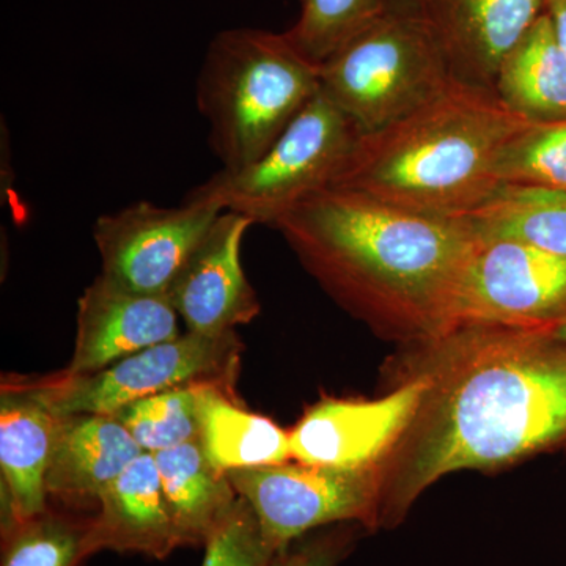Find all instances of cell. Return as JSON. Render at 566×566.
Returning <instances> with one entry per match:
<instances>
[{
  "instance_id": "20",
  "label": "cell",
  "mask_w": 566,
  "mask_h": 566,
  "mask_svg": "<svg viewBox=\"0 0 566 566\" xmlns=\"http://www.w3.org/2000/svg\"><path fill=\"white\" fill-rule=\"evenodd\" d=\"M494 92L528 122L566 118V55L546 11L502 62Z\"/></svg>"
},
{
  "instance_id": "6",
  "label": "cell",
  "mask_w": 566,
  "mask_h": 566,
  "mask_svg": "<svg viewBox=\"0 0 566 566\" xmlns=\"http://www.w3.org/2000/svg\"><path fill=\"white\" fill-rule=\"evenodd\" d=\"M359 129L319 88L292 125L251 166L219 170L186 200L244 216L253 226H277L312 193L333 186Z\"/></svg>"
},
{
  "instance_id": "8",
  "label": "cell",
  "mask_w": 566,
  "mask_h": 566,
  "mask_svg": "<svg viewBox=\"0 0 566 566\" xmlns=\"http://www.w3.org/2000/svg\"><path fill=\"white\" fill-rule=\"evenodd\" d=\"M238 495L255 512L275 553L333 524L379 528L381 469H335L279 463L227 472Z\"/></svg>"
},
{
  "instance_id": "16",
  "label": "cell",
  "mask_w": 566,
  "mask_h": 566,
  "mask_svg": "<svg viewBox=\"0 0 566 566\" xmlns=\"http://www.w3.org/2000/svg\"><path fill=\"white\" fill-rule=\"evenodd\" d=\"M98 502L99 512L85 532L87 557L107 549L166 558L180 547L153 453L133 461Z\"/></svg>"
},
{
  "instance_id": "28",
  "label": "cell",
  "mask_w": 566,
  "mask_h": 566,
  "mask_svg": "<svg viewBox=\"0 0 566 566\" xmlns=\"http://www.w3.org/2000/svg\"><path fill=\"white\" fill-rule=\"evenodd\" d=\"M545 11L553 22L558 46L566 55V0H546Z\"/></svg>"
},
{
  "instance_id": "4",
  "label": "cell",
  "mask_w": 566,
  "mask_h": 566,
  "mask_svg": "<svg viewBox=\"0 0 566 566\" xmlns=\"http://www.w3.org/2000/svg\"><path fill=\"white\" fill-rule=\"evenodd\" d=\"M319 92V65L285 32L216 33L196 81L197 109L222 170L255 163Z\"/></svg>"
},
{
  "instance_id": "30",
  "label": "cell",
  "mask_w": 566,
  "mask_h": 566,
  "mask_svg": "<svg viewBox=\"0 0 566 566\" xmlns=\"http://www.w3.org/2000/svg\"><path fill=\"white\" fill-rule=\"evenodd\" d=\"M551 335H553L554 338H557V340L565 342L566 344V322L562 323L560 326H557Z\"/></svg>"
},
{
  "instance_id": "5",
  "label": "cell",
  "mask_w": 566,
  "mask_h": 566,
  "mask_svg": "<svg viewBox=\"0 0 566 566\" xmlns=\"http://www.w3.org/2000/svg\"><path fill=\"white\" fill-rule=\"evenodd\" d=\"M450 80L422 14L395 7L319 63V88L360 134L405 117Z\"/></svg>"
},
{
  "instance_id": "27",
  "label": "cell",
  "mask_w": 566,
  "mask_h": 566,
  "mask_svg": "<svg viewBox=\"0 0 566 566\" xmlns=\"http://www.w3.org/2000/svg\"><path fill=\"white\" fill-rule=\"evenodd\" d=\"M353 542V531L344 524L331 531L311 532L279 549L270 566H337Z\"/></svg>"
},
{
  "instance_id": "3",
  "label": "cell",
  "mask_w": 566,
  "mask_h": 566,
  "mask_svg": "<svg viewBox=\"0 0 566 566\" xmlns=\"http://www.w3.org/2000/svg\"><path fill=\"white\" fill-rule=\"evenodd\" d=\"M528 123L491 88L452 77L405 117L360 134L333 186L420 214L463 219L501 189L495 163Z\"/></svg>"
},
{
  "instance_id": "10",
  "label": "cell",
  "mask_w": 566,
  "mask_h": 566,
  "mask_svg": "<svg viewBox=\"0 0 566 566\" xmlns=\"http://www.w3.org/2000/svg\"><path fill=\"white\" fill-rule=\"evenodd\" d=\"M221 212L216 205L185 199L180 207L136 202L99 216L93 240L103 273L133 292L166 294Z\"/></svg>"
},
{
  "instance_id": "22",
  "label": "cell",
  "mask_w": 566,
  "mask_h": 566,
  "mask_svg": "<svg viewBox=\"0 0 566 566\" xmlns=\"http://www.w3.org/2000/svg\"><path fill=\"white\" fill-rule=\"evenodd\" d=\"M499 186L566 191V118L531 122L505 145L495 163Z\"/></svg>"
},
{
  "instance_id": "19",
  "label": "cell",
  "mask_w": 566,
  "mask_h": 566,
  "mask_svg": "<svg viewBox=\"0 0 566 566\" xmlns=\"http://www.w3.org/2000/svg\"><path fill=\"white\" fill-rule=\"evenodd\" d=\"M199 442L212 468L221 472L285 463L292 458L290 433L273 420L252 415L219 387L197 395Z\"/></svg>"
},
{
  "instance_id": "12",
  "label": "cell",
  "mask_w": 566,
  "mask_h": 566,
  "mask_svg": "<svg viewBox=\"0 0 566 566\" xmlns=\"http://www.w3.org/2000/svg\"><path fill=\"white\" fill-rule=\"evenodd\" d=\"M252 226L244 216L222 211L175 275L166 296L188 333H227L260 314L240 256Z\"/></svg>"
},
{
  "instance_id": "25",
  "label": "cell",
  "mask_w": 566,
  "mask_h": 566,
  "mask_svg": "<svg viewBox=\"0 0 566 566\" xmlns=\"http://www.w3.org/2000/svg\"><path fill=\"white\" fill-rule=\"evenodd\" d=\"M88 521L46 512L2 536V566H81Z\"/></svg>"
},
{
  "instance_id": "2",
  "label": "cell",
  "mask_w": 566,
  "mask_h": 566,
  "mask_svg": "<svg viewBox=\"0 0 566 566\" xmlns=\"http://www.w3.org/2000/svg\"><path fill=\"white\" fill-rule=\"evenodd\" d=\"M274 229L338 304L386 338L415 344L453 326L475 243L464 219L420 214L329 186Z\"/></svg>"
},
{
  "instance_id": "29",
  "label": "cell",
  "mask_w": 566,
  "mask_h": 566,
  "mask_svg": "<svg viewBox=\"0 0 566 566\" xmlns=\"http://www.w3.org/2000/svg\"><path fill=\"white\" fill-rule=\"evenodd\" d=\"M389 2L390 7H395V9L419 11V6L422 0H389Z\"/></svg>"
},
{
  "instance_id": "11",
  "label": "cell",
  "mask_w": 566,
  "mask_h": 566,
  "mask_svg": "<svg viewBox=\"0 0 566 566\" xmlns=\"http://www.w3.org/2000/svg\"><path fill=\"white\" fill-rule=\"evenodd\" d=\"M423 379L394 382L375 400L323 398L290 431L292 458L335 469H381L419 408Z\"/></svg>"
},
{
  "instance_id": "7",
  "label": "cell",
  "mask_w": 566,
  "mask_h": 566,
  "mask_svg": "<svg viewBox=\"0 0 566 566\" xmlns=\"http://www.w3.org/2000/svg\"><path fill=\"white\" fill-rule=\"evenodd\" d=\"M241 344L234 331L188 333L148 346L96 374L22 379L57 416L114 415L123 406L182 387L212 386L234 397Z\"/></svg>"
},
{
  "instance_id": "26",
  "label": "cell",
  "mask_w": 566,
  "mask_h": 566,
  "mask_svg": "<svg viewBox=\"0 0 566 566\" xmlns=\"http://www.w3.org/2000/svg\"><path fill=\"white\" fill-rule=\"evenodd\" d=\"M205 546L202 566H270L275 554L255 512L241 495Z\"/></svg>"
},
{
  "instance_id": "17",
  "label": "cell",
  "mask_w": 566,
  "mask_h": 566,
  "mask_svg": "<svg viewBox=\"0 0 566 566\" xmlns=\"http://www.w3.org/2000/svg\"><path fill=\"white\" fill-rule=\"evenodd\" d=\"M144 453L112 415L59 416L48 494L96 499Z\"/></svg>"
},
{
  "instance_id": "23",
  "label": "cell",
  "mask_w": 566,
  "mask_h": 566,
  "mask_svg": "<svg viewBox=\"0 0 566 566\" xmlns=\"http://www.w3.org/2000/svg\"><path fill=\"white\" fill-rule=\"evenodd\" d=\"M389 9V0H300V17L285 33L319 65Z\"/></svg>"
},
{
  "instance_id": "14",
  "label": "cell",
  "mask_w": 566,
  "mask_h": 566,
  "mask_svg": "<svg viewBox=\"0 0 566 566\" xmlns=\"http://www.w3.org/2000/svg\"><path fill=\"white\" fill-rule=\"evenodd\" d=\"M546 0H422L450 74L494 91L502 62L545 11Z\"/></svg>"
},
{
  "instance_id": "1",
  "label": "cell",
  "mask_w": 566,
  "mask_h": 566,
  "mask_svg": "<svg viewBox=\"0 0 566 566\" xmlns=\"http://www.w3.org/2000/svg\"><path fill=\"white\" fill-rule=\"evenodd\" d=\"M386 371L390 385L423 379L424 389L381 465L379 528L400 526L442 476L566 446V344L545 331L455 324L403 345Z\"/></svg>"
},
{
  "instance_id": "15",
  "label": "cell",
  "mask_w": 566,
  "mask_h": 566,
  "mask_svg": "<svg viewBox=\"0 0 566 566\" xmlns=\"http://www.w3.org/2000/svg\"><path fill=\"white\" fill-rule=\"evenodd\" d=\"M59 416L43 400L18 385L2 390L0 469H2V536L46 509V474Z\"/></svg>"
},
{
  "instance_id": "21",
  "label": "cell",
  "mask_w": 566,
  "mask_h": 566,
  "mask_svg": "<svg viewBox=\"0 0 566 566\" xmlns=\"http://www.w3.org/2000/svg\"><path fill=\"white\" fill-rule=\"evenodd\" d=\"M463 219L475 232L512 238L566 259V191L502 186Z\"/></svg>"
},
{
  "instance_id": "18",
  "label": "cell",
  "mask_w": 566,
  "mask_h": 566,
  "mask_svg": "<svg viewBox=\"0 0 566 566\" xmlns=\"http://www.w3.org/2000/svg\"><path fill=\"white\" fill-rule=\"evenodd\" d=\"M153 455L180 546L207 545L238 499L229 475L212 468L199 438Z\"/></svg>"
},
{
  "instance_id": "9",
  "label": "cell",
  "mask_w": 566,
  "mask_h": 566,
  "mask_svg": "<svg viewBox=\"0 0 566 566\" xmlns=\"http://www.w3.org/2000/svg\"><path fill=\"white\" fill-rule=\"evenodd\" d=\"M565 322V256L512 238L475 232L458 286L453 326L499 324L551 334Z\"/></svg>"
},
{
  "instance_id": "13",
  "label": "cell",
  "mask_w": 566,
  "mask_h": 566,
  "mask_svg": "<svg viewBox=\"0 0 566 566\" xmlns=\"http://www.w3.org/2000/svg\"><path fill=\"white\" fill-rule=\"evenodd\" d=\"M178 335V314L166 294L133 292L102 273L77 303L76 345L63 374H96Z\"/></svg>"
},
{
  "instance_id": "24",
  "label": "cell",
  "mask_w": 566,
  "mask_h": 566,
  "mask_svg": "<svg viewBox=\"0 0 566 566\" xmlns=\"http://www.w3.org/2000/svg\"><path fill=\"white\" fill-rule=\"evenodd\" d=\"M202 387H182L140 398L114 412L144 452H161L199 436L197 395ZM212 387V386H211Z\"/></svg>"
}]
</instances>
